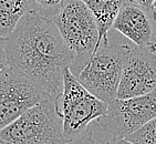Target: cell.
I'll use <instances>...</instances> for the list:
<instances>
[{
  "instance_id": "cell-1",
  "label": "cell",
  "mask_w": 156,
  "mask_h": 144,
  "mask_svg": "<svg viewBox=\"0 0 156 144\" xmlns=\"http://www.w3.org/2000/svg\"><path fill=\"white\" fill-rule=\"evenodd\" d=\"M8 67L27 77L51 96L62 92L63 78L73 54L52 19L29 11L5 38Z\"/></svg>"
},
{
  "instance_id": "cell-2",
  "label": "cell",
  "mask_w": 156,
  "mask_h": 144,
  "mask_svg": "<svg viewBox=\"0 0 156 144\" xmlns=\"http://www.w3.org/2000/svg\"><path fill=\"white\" fill-rule=\"evenodd\" d=\"M52 20L72 52L73 63L70 70L76 77L100 47L95 18L81 0H64Z\"/></svg>"
},
{
  "instance_id": "cell-3",
  "label": "cell",
  "mask_w": 156,
  "mask_h": 144,
  "mask_svg": "<svg viewBox=\"0 0 156 144\" xmlns=\"http://www.w3.org/2000/svg\"><path fill=\"white\" fill-rule=\"evenodd\" d=\"M58 98H48L0 130V138L11 144H66Z\"/></svg>"
},
{
  "instance_id": "cell-4",
  "label": "cell",
  "mask_w": 156,
  "mask_h": 144,
  "mask_svg": "<svg viewBox=\"0 0 156 144\" xmlns=\"http://www.w3.org/2000/svg\"><path fill=\"white\" fill-rule=\"evenodd\" d=\"M57 100L66 142L83 136L89 125L108 112V103L89 92L70 68L64 72L62 92Z\"/></svg>"
},
{
  "instance_id": "cell-5",
  "label": "cell",
  "mask_w": 156,
  "mask_h": 144,
  "mask_svg": "<svg viewBox=\"0 0 156 144\" xmlns=\"http://www.w3.org/2000/svg\"><path fill=\"white\" fill-rule=\"evenodd\" d=\"M131 49L127 45H101L76 79L103 102L114 101L117 99L124 62Z\"/></svg>"
},
{
  "instance_id": "cell-6",
  "label": "cell",
  "mask_w": 156,
  "mask_h": 144,
  "mask_svg": "<svg viewBox=\"0 0 156 144\" xmlns=\"http://www.w3.org/2000/svg\"><path fill=\"white\" fill-rule=\"evenodd\" d=\"M156 117V90L144 95L116 99L108 103V112L99 124L112 139H125Z\"/></svg>"
},
{
  "instance_id": "cell-7",
  "label": "cell",
  "mask_w": 156,
  "mask_h": 144,
  "mask_svg": "<svg viewBox=\"0 0 156 144\" xmlns=\"http://www.w3.org/2000/svg\"><path fill=\"white\" fill-rule=\"evenodd\" d=\"M48 98L38 84L7 66L0 71V130Z\"/></svg>"
},
{
  "instance_id": "cell-8",
  "label": "cell",
  "mask_w": 156,
  "mask_h": 144,
  "mask_svg": "<svg viewBox=\"0 0 156 144\" xmlns=\"http://www.w3.org/2000/svg\"><path fill=\"white\" fill-rule=\"evenodd\" d=\"M156 90V52L134 47L125 59L117 99H129Z\"/></svg>"
},
{
  "instance_id": "cell-9",
  "label": "cell",
  "mask_w": 156,
  "mask_h": 144,
  "mask_svg": "<svg viewBox=\"0 0 156 144\" xmlns=\"http://www.w3.org/2000/svg\"><path fill=\"white\" fill-rule=\"evenodd\" d=\"M126 0L120 10L113 29L135 43L136 47L156 52V11Z\"/></svg>"
},
{
  "instance_id": "cell-10",
  "label": "cell",
  "mask_w": 156,
  "mask_h": 144,
  "mask_svg": "<svg viewBox=\"0 0 156 144\" xmlns=\"http://www.w3.org/2000/svg\"><path fill=\"white\" fill-rule=\"evenodd\" d=\"M95 18L100 33V45L108 43V31L126 0H81Z\"/></svg>"
},
{
  "instance_id": "cell-11",
  "label": "cell",
  "mask_w": 156,
  "mask_h": 144,
  "mask_svg": "<svg viewBox=\"0 0 156 144\" xmlns=\"http://www.w3.org/2000/svg\"><path fill=\"white\" fill-rule=\"evenodd\" d=\"M29 11L28 0H0V37L7 38Z\"/></svg>"
},
{
  "instance_id": "cell-12",
  "label": "cell",
  "mask_w": 156,
  "mask_h": 144,
  "mask_svg": "<svg viewBox=\"0 0 156 144\" xmlns=\"http://www.w3.org/2000/svg\"><path fill=\"white\" fill-rule=\"evenodd\" d=\"M125 139L134 144H156V117Z\"/></svg>"
},
{
  "instance_id": "cell-13",
  "label": "cell",
  "mask_w": 156,
  "mask_h": 144,
  "mask_svg": "<svg viewBox=\"0 0 156 144\" xmlns=\"http://www.w3.org/2000/svg\"><path fill=\"white\" fill-rule=\"evenodd\" d=\"M31 11L39 13L42 17L53 19L58 15L64 0H28Z\"/></svg>"
},
{
  "instance_id": "cell-14",
  "label": "cell",
  "mask_w": 156,
  "mask_h": 144,
  "mask_svg": "<svg viewBox=\"0 0 156 144\" xmlns=\"http://www.w3.org/2000/svg\"><path fill=\"white\" fill-rule=\"evenodd\" d=\"M66 144H98L94 140L93 132L91 131H87L83 136L76 139V140H73V141L68 142Z\"/></svg>"
},
{
  "instance_id": "cell-15",
  "label": "cell",
  "mask_w": 156,
  "mask_h": 144,
  "mask_svg": "<svg viewBox=\"0 0 156 144\" xmlns=\"http://www.w3.org/2000/svg\"><path fill=\"white\" fill-rule=\"evenodd\" d=\"M8 66L6 51H5V38L0 37V71Z\"/></svg>"
},
{
  "instance_id": "cell-16",
  "label": "cell",
  "mask_w": 156,
  "mask_h": 144,
  "mask_svg": "<svg viewBox=\"0 0 156 144\" xmlns=\"http://www.w3.org/2000/svg\"><path fill=\"white\" fill-rule=\"evenodd\" d=\"M104 144H134V143L129 142V140H126V139H111V140H108V141Z\"/></svg>"
},
{
  "instance_id": "cell-17",
  "label": "cell",
  "mask_w": 156,
  "mask_h": 144,
  "mask_svg": "<svg viewBox=\"0 0 156 144\" xmlns=\"http://www.w3.org/2000/svg\"><path fill=\"white\" fill-rule=\"evenodd\" d=\"M133 2L137 3V5H141V6L145 7H153V3L155 0H131Z\"/></svg>"
},
{
  "instance_id": "cell-18",
  "label": "cell",
  "mask_w": 156,
  "mask_h": 144,
  "mask_svg": "<svg viewBox=\"0 0 156 144\" xmlns=\"http://www.w3.org/2000/svg\"><path fill=\"white\" fill-rule=\"evenodd\" d=\"M0 144H11V143H9V142L5 141V140H3V139H1V138H0Z\"/></svg>"
},
{
  "instance_id": "cell-19",
  "label": "cell",
  "mask_w": 156,
  "mask_h": 144,
  "mask_svg": "<svg viewBox=\"0 0 156 144\" xmlns=\"http://www.w3.org/2000/svg\"><path fill=\"white\" fill-rule=\"evenodd\" d=\"M153 7H154V8H155V9H156V0H155V1H154V3H153Z\"/></svg>"
}]
</instances>
